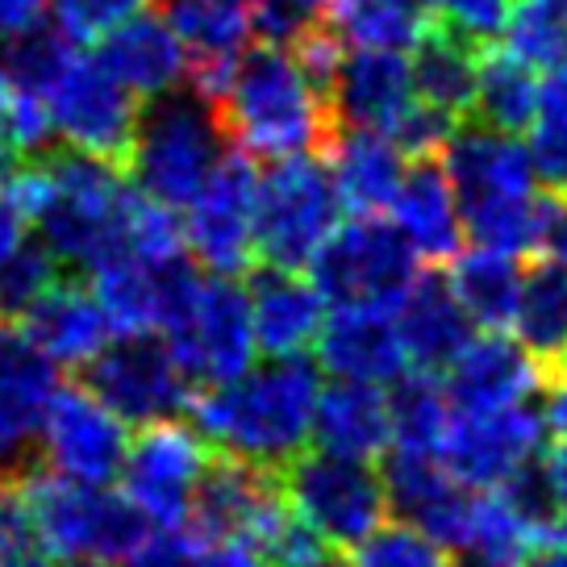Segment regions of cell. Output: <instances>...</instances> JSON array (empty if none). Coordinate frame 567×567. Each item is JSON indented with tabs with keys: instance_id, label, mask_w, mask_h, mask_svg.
<instances>
[{
	"instance_id": "obj_29",
	"label": "cell",
	"mask_w": 567,
	"mask_h": 567,
	"mask_svg": "<svg viewBox=\"0 0 567 567\" xmlns=\"http://www.w3.org/2000/svg\"><path fill=\"white\" fill-rule=\"evenodd\" d=\"M396 326L405 338L409 363L425 372H446L463 347L480 334L476 321L467 318V309L451 288V276L434 267L422 271L405 292V301L396 305Z\"/></svg>"
},
{
	"instance_id": "obj_8",
	"label": "cell",
	"mask_w": 567,
	"mask_h": 567,
	"mask_svg": "<svg viewBox=\"0 0 567 567\" xmlns=\"http://www.w3.org/2000/svg\"><path fill=\"white\" fill-rule=\"evenodd\" d=\"M25 484L47 547L63 564L68 559L125 564L151 534V522L134 509V501L125 493H109V484H80L54 472L30 476Z\"/></svg>"
},
{
	"instance_id": "obj_16",
	"label": "cell",
	"mask_w": 567,
	"mask_h": 567,
	"mask_svg": "<svg viewBox=\"0 0 567 567\" xmlns=\"http://www.w3.org/2000/svg\"><path fill=\"white\" fill-rule=\"evenodd\" d=\"M205 271L188 250L179 255H134L125 250L92 271V292L101 297L117 334H167L193 305Z\"/></svg>"
},
{
	"instance_id": "obj_18",
	"label": "cell",
	"mask_w": 567,
	"mask_h": 567,
	"mask_svg": "<svg viewBox=\"0 0 567 567\" xmlns=\"http://www.w3.org/2000/svg\"><path fill=\"white\" fill-rule=\"evenodd\" d=\"M54 392L59 363L38 347L25 321L0 313V476H21L38 455Z\"/></svg>"
},
{
	"instance_id": "obj_14",
	"label": "cell",
	"mask_w": 567,
	"mask_h": 567,
	"mask_svg": "<svg viewBox=\"0 0 567 567\" xmlns=\"http://www.w3.org/2000/svg\"><path fill=\"white\" fill-rule=\"evenodd\" d=\"M54 138L68 151L125 163L142 122V101L101 63V54H75L47 92Z\"/></svg>"
},
{
	"instance_id": "obj_42",
	"label": "cell",
	"mask_w": 567,
	"mask_h": 567,
	"mask_svg": "<svg viewBox=\"0 0 567 567\" xmlns=\"http://www.w3.org/2000/svg\"><path fill=\"white\" fill-rule=\"evenodd\" d=\"M250 13H255V34L288 51L334 30V0H250Z\"/></svg>"
},
{
	"instance_id": "obj_4",
	"label": "cell",
	"mask_w": 567,
	"mask_h": 567,
	"mask_svg": "<svg viewBox=\"0 0 567 567\" xmlns=\"http://www.w3.org/2000/svg\"><path fill=\"white\" fill-rule=\"evenodd\" d=\"M443 167L460 196L467 243L526 259L534 250V209L543 196L526 138L484 122H463L443 146Z\"/></svg>"
},
{
	"instance_id": "obj_20",
	"label": "cell",
	"mask_w": 567,
	"mask_h": 567,
	"mask_svg": "<svg viewBox=\"0 0 567 567\" xmlns=\"http://www.w3.org/2000/svg\"><path fill=\"white\" fill-rule=\"evenodd\" d=\"M330 101L338 125L375 130L389 138H401V130L422 105L405 51H384V47H342Z\"/></svg>"
},
{
	"instance_id": "obj_22",
	"label": "cell",
	"mask_w": 567,
	"mask_h": 567,
	"mask_svg": "<svg viewBox=\"0 0 567 567\" xmlns=\"http://www.w3.org/2000/svg\"><path fill=\"white\" fill-rule=\"evenodd\" d=\"M159 13L188 51L193 89L205 96H221L234 68L250 51L255 13L250 0H159Z\"/></svg>"
},
{
	"instance_id": "obj_10",
	"label": "cell",
	"mask_w": 567,
	"mask_h": 567,
	"mask_svg": "<svg viewBox=\"0 0 567 567\" xmlns=\"http://www.w3.org/2000/svg\"><path fill=\"white\" fill-rule=\"evenodd\" d=\"M213 455L217 451L205 443V434L179 417L142 425L125 455L122 493L151 522V530H184L193 526L196 493Z\"/></svg>"
},
{
	"instance_id": "obj_55",
	"label": "cell",
	"mask_w": 567,
	"mask_h": 567,
	"mask_svg": "<svg viewBox=\"0 0 567 567\" xmlns=\"http://www.w3.org/2000/svg\"><path fill=\"white\" fill-rule=\"evenodd\" d=\"M63 567H105L101 559H68Z\"/></svg>"
},
{
	"instance_id": "obj_34",
	"label": "cell",
	"mask_w": 567,
	"mask_h": 567,
	"mask_svg": "<svg viewBox=\"0 0 567 567\" xmlns=\"http://www.w3.org/2000/svg\"><path fill=\"white\" fill-rule=\"evenodd\" d=\"M517 342L534 351L550 372L567 359V259H534L514 318Z\"/></svg>"
},
{
	"instance_id": "obj_46",
	"label": "cell",
	"mask_w": 567,
	"mask_h": 567,
	"mask_svg": "<svg viewBox=\"0 0 567 567\" xmlns=\"http://www.w3.org/2000/svg\"><path fill=\"white\" fill-rule=\"evenodd\" d=\"M205 538L184 526V530H151L142 547L125 559V567H200Z\"/></svg>"
},
{
	"instance_id": "obj_26",
	"label": "cell",
	"mask_w": 567,
	"mask_h": 567,
	"mask_svg": "<svg viewBox=\"0 0 567 567\" xmlns=\"http://www.w3.org/2000/svg\"><path fill=\"white\" fill-rule=\"evenodd\" d=\"M321 155L330 163V176L338 184L347 217L389 213L405 184L409 163H413L396 138L375 134V130H351V125H338Z\"/></svg>"
},
{
	"instance_id": "obj_25",
	"label": "cell",
	"mask_w": 567,
	"mask_h": 567,
	"mask_svg": "<svg viewBox=\"0 0 567 567\" xmlns=\"http://www.w3.org/2000/svg\"><path fill=\"white\" fill-rule=\"evenodd\" d=\"M318 363L330 380L396 384L413 368L392 309H330L318 338Z\"/></svg>"
},
{
	"instance_id": "obj_51",
	"label": "cell",
	"mask_w": 567,
	"mask_h": 567,
	"mask_svg": "<svg viewBox=\"0 0 567 567\" xmlns=\"http://www.w3.org/2000/svg\"><path fill=\"white\" fill-rule=\"evenodd\" d=\"M200 567H271L267 555L247 538H221V543H205Z\"/></svg>"
},
{
	"instance_id": "obj_31",
	"label": "cell",
	"mask_w": 567,
	"mask_h": 567,
	"mask_svg": "<svg viewBox=\"0 0 567 567\" xmlns=\"http://www.w3.org/2000/svg\"><path fill=\"white\" fill-rule=\"evenodd\" d=\"M313 446L351 455V460H380L392 451V401L384 384L359 380H330L321 389Z\"/></svg>"
},
{
	"instance_id": "obj_48",
	"label": "cell",
	"mask_w": 567,
	"mask_h": 567,
	"mask_svg": "<svg viewBox=\"0 0 567 567\" xmlns=\"http://www.w3.org/2000/svg\"><path fill=\"white\" fill-rule=\"evenodd\" d=\"M547 496H550V534L567 543V446H550L547 460Z\"/></svg>"
},
{
	"instance_id": "obj_38",
	"label": "cell",
	"mask_w": 567,
	"mask_h": 567,
	"mask_svg": "<svg viewBox=\"0 0 567 567\" xmlns=\"http://www.w3.org/2000/svg\"><path fill=\"white\" fill-rule=\"evenodd\" d=\"M522 138L530 146L538 179L547 188H555V193H567V75L564 71H555V75L543 80V96H538V109H534V122Z\"/></svg>"
},
{
	"instance_id": "obj_11",
	"label": "cell",
	"mask_w": 567,
	"mask_h": 567,
	"mask_svg": "<svg viewBox=\"0 0 567 567\" xmlns=\"http://www.w3.org/2000/svg\"><path fill=\"white\" fill-rule=\"evenodd\" d=\"M84 372L89 389L138 430L184 417L200 392L163 334H117Z\"/></svg>"
},
{
	"instance_id": "obj_52",
	"label": "cell",
	"mask_w": 567,
	"mask_h": 567,
	"mask_svg": "<svg viewBox=\"0 0 567 567\" xmlns=\"http://www.w3.org/2000/svg\"><path fill=\"white\" fill-rule=\"evenodd\" d=\"M543 417H547V434L555 446H567V375H550L547 384V405H543Z\"/></svg>"
},
{
	"instance_id": "obj_50",
	"label": "cell",
	"mask_w": 567,
	"mask_h": 567,
	"mask_svg": "<svg viewBox=\"0 0 567 567\" xmlns=\"http://www.w3.org/2000/svg\"><path fill=\"white\" fill-rule=\"evenodd\" d=\"M25 230H30V217L21 213V205L9 193V184L0 179V267L25 247Z\"/></svg>"
},
{
	"instance_id": "obj_17",
	"label": "cell",
	"mask_w": 567,
	"mask_h": 567,
	"mask_svg": "<svg viewBox=\"0 0 567 567\" xmlns=\"http://www.w3.org/2000/svg\"><path fill=\"white\" fill-rule=\"evenodd\" d=\"M130 422L89 389V384H59L38 455L54 476L80 480V484H113L122 480L130 455Z\"/></svg>"
},
{
	"instance_id": "obj_41",
	"label": "cell",
	"mask_w": 567,
	"mask_h": 567,
	"mask_svg": "<svg viewBox=\"0 0 567 567\" xmlns=\"http://www.w3.org/2000/svg\"><path fill=\"white\" fill-rule=\"evenodd\" d=\"M351 567H455V555L413 522H392L351 550Z\"/></svg>"
},
{
	"instance_id": "obj_24",
	"label": "cell",
	"mask_w": 567,
	"mask_h": 567,
	"mask_svg": "<svg viewBox=\"0 0 567 567\" xmlns=\"http://www.w3.org/2000/svg\"><path fill=\"white\" fill-rule=\"evenodd\" d=\"M247 292L259 354L284 359V354L318 351V338L330 321V301L313 284V276L259 264L250 271Z\"/></svg>"
},
{
	"instance_id": "obj_37",
	"label": "cell",
	"mask_w": 567,
	"mask_h": 567,
	"mask_svg": "<svg viewBox=\"0 0 567 567\" xmlns=\"http://www.w3.org/2000/svg\"><path fill=\"white\" fill-rule=\"evenodd\" d=\"M430 25V0H334V34L347 47L413 51Z\"/></svg>"
},
{
	"instance_id": "obj_21",
	"label": "cell",
	"mask_w": 567,
	"mask_h": 567,
	"mask_svg": "<svg viewBox=\"0 0 567 567\" xmlns=\"http://www.w3.org/2000/svg\"><path fill=\"white\" fill-rule=\"evenodd\" d=\"M550 375L555 372L517 342L514 330H480L443 372V380L451 405L460 413H480L534 401L538 392H547Z\"/></svg>"
},
{
	"instance_id": "obj_28",
	"label": "cell",
	"mask_w": 567,
	"mask_h": 567,
	"mask_svg": "<svg viewBox=\"0 0 567 567\" xmlns=\"http://www.w3.org/2000/svg\"><path fill=\"white\" fill-rule=\"evenodd\" d=\"M392 226L405 234L409 247L422 255V264H451L467 243L463 213L455 184L446 176L443 159H413L405 172V184L392 200Z\"/></svg>"
},
{
	"instance_id": "obj_36",
	"label": "cell",
	"mask_w": 567,
	"mask_h": 567,
	"mask_svg": "<svg viewBox=\"0 0 567 567\" xmlns=\"http://www.w3.org/2000/svg\"><path fill=\"white\" fill-rule=\"evenodd\" d=\"M389 401H392V451L443 455V439L446 430H451V417H455L443 372L409 368L396 384H389Z\"/></svg>"
},
{
	"instance_id": "obj_19",
	"label": "cell",
	"mask_w": 567,
	"mask_h": 567,
	"mask_svg": "<svg viewBox=\"0 0 567 567\" xmlns=\"http://www.w3.org/2000/svg\"><path fill=\"white\" fill-rule=\"evenodd\" d=\"M284 509H288V496H284L276 467L234 460V455H213L193 505V530L205 543L247 538L259 547Z\"/></svg>"
},
{
	"instance_id": "obj_30",
	"label": "cell",
	"mask_w": 567,
	"mask_h": 567,
	"mask_svg": "<svg viewBox=\"0 0 567 567\" xmlns=\"http://www.w3.org/2000/svg\"><path fill=\"white\" fill-rule=\"evenodd\" d=\"M21 321L59 368H80V372L117 338L105 305L92 292V284L68 280V276L54 280L47 288V297Z\"/></svg>"
},
{
	"instance_id": "obj_53",
	"label": "cell",
	"mask_w": 567,
	"mask_h": 567,
	"mask_svg": "<svg viewBox=\"0 0 567 567\" xmlns=\"http://www.w3.org/2000/svg\"><path fill=\"white\" fill-rule=\"evenodd\" d=\"M9 105H13V84H9V71L0 63V159H9Z\"/></svg>"
},
{
	"instance_id": "obj_13",
	"label": "cell",
	"mask_w": 567,
	"mask_h": 567,
	"mask_svg": "<svg viewBox=\"0 0 567 567\" xmlns=\"http://www.w3.org/2000/svg\"><path fill=\"white\" fill-rule=\"evenodd\" d=\"M163 338L172 342V351L184 363V372L193 375L196 389H213V384H226L250 372L259 354V338H255L247 284H238V276L205 271L193 305Z\"/></svg>"
},
{
	"instance_id": "obj_40",
	"label": "cell",
	"mask_w": 567,
	"mask_h": 567,
	"mask_svg": "<svg viewBox=\"0 0 567 567\" xmlns=\"http://www.w3.org/2000/svg\"><path fill=\"white\" fill-rule=\"evenodd\" d=\"M51 559L30 484L21 476H0V567H51Z\"/></svg>"
},
{
	"instance_id": "obj_35",
	"label": "cell",
	"mask_w": 567,
	"mask_h": 567,
	"mask_svg": "<svg viewBox=\"0 0 567 567\" xmlns=\"http://www.w3.org/2000/svg\"><path fill=\"white\" fill-rule=\"evenodd\" d=\"M543 96V71L522 59L514 47L480 54V89H476V122L496 125L505 134H526L534 109Z\"/></svg>"
},
{
	"instance_id": "obj_12",
	"label": "cell",
	"mask_w": 567,
	"mask_h": 567,
	"mask_svg": "<svg viewBox=\"0 0 567 567\" xmlns=\"http://www.w3.org/2000/svg\"><path fill=\"white\" fill-rule=\"evenodd\" d=\"M259 167L243 146L226 151L209 184L179 213L184 247L209 276H243L259 264L255 226H259Z\"/></svg>"
},
{
	"instance_id": "obj_54",
	"label": "cell",
	"mask_w": 567,
	"mask_h": 567,
	"mask_svg": "<svg viewBox=\"0 0 567 567\" xmlns=\"http://www.w3.org/2000/svg\"><path fill=\"white\" fill-rule=\"evenodd\" d=\"M526 567H567V543H559V547H543Z\"/></svg>"
},
{
	"instance_id": "obj_3",
	"label": "cell",
	"mask_w": 567,
	"mask_h": 567,
	"mask_svg": "<svg viewBox=\"0 0 567 567\" xmlns=\"http://www.w3.org/2000/svg\"><path fill=\"white\" fill-rule=\"evenodd\" d=\"M234 146L250 159L321 155L338 130L330 89L309 71L301 51L259 42L243 54L230 84L217 96Z\"/></svg>"
},
{
	"instance_id": "obj_33",
	"label": "cell",
	"mask_w": 567,
	"mask_h": 567,
	"mask_svg": "<svg viewBox=\"0 0 567 567\" xmlns=\"http://www.w3.org/2000/svg\"><path fill=\"white\" fill-rule=\"evenodd\" d=\"M413 84L430 109L446 113L451 122L476 117V89H480V51L451 38L446 30L430 25V34L409 51Z\"/></svg>"
},
{
	"instance_id": "obj_6",
	"label": "cell",
	"mask_w": 567,
	"mask_h": 567,
	"mask_svg": "<svg viewBox=\"0 0 567 567\" xmlns=\"http://www.w3.org/2000/svg\"><path fill=\"white\" fill-rule=\"evenodd\" d=\"M342 196L321 155L276 159L259 176V226L255 255L267 267L309 271L318 250L342 226Z\"/></svg>"
},
{
	"instance_id": "obj_9",
	"label": "cell",
	"mask_w": 567,
	"mask_h": 567,
	"mask_svg": "<svg viewBox=\"0 0 567 567\" xmlns=\"http://www.w3.org/2000/svg\"><path fill=\"white\" fill-rule=\"evenodd\" d=\"M284 496L313 530L338 550H354L372 538L389 514V484L372 460H351L334 451H305L280 472Z\"/></svg>"
},
{
	"instance_id": "obj_45",
	"label": "cell",
	"mask_w": 567,
	"mask_h": 567,
	"mask_svg": "<svg viewBox=\"0 0 567 567\" xmlns=\"http://www.w3.org/2000/svg\"><path fill=\"white\" fill-rule=\"evenodd\" d=\"M151 0H51V25L75 47H101L117 25L146 13Z\"/></svg>"
},
{
	"instance_id": "obj_39",
	"label": "cell",
	"mask_w": 567,
	"mask_h": 567,
	"mask_svg": "<svg viewBox=\"0 0 567 567\" xmlns=\"http://www.w3.org/2000/svg\"><path fill=\"white\" fill-rule=\"evenodd\" d=\"M505 42L538 71L567 75V0H522Z\"/></svg>"
},
{
	"instance_id": "obj_47",
	"label": "cell",
	"mask_w": 567,
	"mask_h": 567,
	"mask_svg": "<svg viewBox=\"0 0 567 567\" xmlns=\"http://www.w3.org/2000/svg\"><path fill=\"white\" fill-rule=\"evenodd\" d=\"M534 259H567V193H547L538 196L534 209Z\"/></svg>"
},
{
	"instance_id": "obj_44",
	"label": "cell",
	"mask_w": 567,
	"mask_h": 567,
	"mask_svg": "<svg viewBox=\"0 0 567 567\" xmlns=\"http://www.w3.org/2000/svg\"><path fill=\"white\" fill-rule=\"evenodd\" d=\"M54 280H63V264L54 259L42 243H25V247L0 267V313L9 318H25Z\"/></svg>"
},
{
	"instance_id": "obj_15",
	"label": "cell",
	"mask_w": 567,
	"mask_h": 567,
	"mask_svg": "<svg viewBox=\"0 0 567 567\" xmlns=\"http://www.w3.org/2000/svg\"><path fill=\"white\" fill-rule=\"evenodd\" d=\"M547 443V417L534 401L505 409H480V413L455 409L451 430L443 439V463L467 488L493 493V488H505L517 476H526L550 451Z\"/></svg>"
},
{
	"instance_id": "obj_49",
	"label": "cell",
	"mask_w": 567,
	"mask_h": 567,
	"mask_svg": "<svg viewBox=\"0 0 567 567\" xmlns=\"http://www.w3.org/2000/svg\"><path fill=\"white\" fill-rule=\"evenodd\" d=\"M51 18V0H0V42H18Z\"/></svg>"
},
{
	"instance_id": "obj_5",
	"label": "cell",
	"mask_w": 567,
	"mask_h": 567,
	"mask_svg": "<svg viewBox=\"0 0 567 567\" xmlns=\"http://www.w3.org/2000/svg\"><path fill=\"white\" fill-rule=\"evenodd\" d=\"M230 151V134L213 96L193 84L142 105L125 172L151 200L184 213Z\"/></svg>"
},
{
	"instance_id": "obj_32",
	"label": "cell",
	"mask_w": 567,
	"mask_h": 567,
	"mask_svg": "<svg viewBox=\"0 0 567 567\" xmlns=\"http://www.w3.org/2000/svg\"><path fill=\"white\" fill-rule=\"evenodd\" d=\"M451 288L463 301L467 318L476 321V330H514L522 288H526V267L522 255L496 247H467L451 259Z\"/></svg>"
},
{
	"instance_id": "obj_27",
	"label": "cell",
	"mask_w": 567,
	"mask_h": 567,
	"mask_svg": "<svg viewBox=\"0 0 567 567\" xmlns=\"http://www.w3.org/2000/svg\"><path fill=\"white\" fill-rule=\"evenodd\" d=\"M96 54L142 105L193 84L188 51H184V42L176 38V30L167 25L163 13L130 18L96 47Z\"/></svg>"
},
{
	"instance_id": "obj_43",
	"label": "cell",
	"mask_w": 567,
	"mask_h": 567,
	"mask_svg": "<svg viewBox=\"0 0 567 567\" xmlns=\"http://www.w3.org/2000/svg\"><path fill=\"white\" fill-rule=\"evenodd\" d=\"M430 13H434L439 30L484 54L509 38L517 9L514 0H430Z\"/></svg>"
},
{
	"instance_id": "obj_23",
	"label": "cell",
	"mask_w": 567,
	"mask_h": 567,
	"mask_svg": "<svg viewBox=\"0 0 567 567\" xmlns=\"http://www.w3.org/2000/svg\"><path fill=\"white\" fill-rule=\"evenodd\" d=\"M384 484H389V505L401 522H413L417 530L439 538L446 550L460 543L476 488H467L443 455H422V451H389L384 455Z\"/></svg>"
},
{
	"instance_id": "obj_7",
	"label": "cell",
	"mask_w": 567,
	"mask_h": 567,
	"mask_svg": "<svg viewBox=\"0 0 567 567\" xmlns=\"http://www.w3.org/2000/svg\"><path fill=\"white\" fill-rule=\"evenodd\" d=\"M309 276L326 292L330 309H392L405 301L413 280L422 276V255L392 217H351L318 250Z\"/></svg>"
},
{
	"instance_id": "obj_56",
	"label": "cell",
	"mask_w": 567,
	"mask_h": 567,
	"mask_svg": "<svg viewBox=\"0 0 567 567\" xmlns=\"http://www.w3.org/2000/svg\"><path fill=\"white\" fill-rule=\"evenodd\" d=\"M559 372H564V375H567V359H564V368H559Z\"/></svg>"
},
{
	"instance_id": "obj_57",
	"label": "cell",
	"mask_w": 567,
	"mask_h": 567,
	"mask_svg": "<svg viewBox=\"0 0 567 567\" xmlns=\"http://www.w3.org/2000/svg\"><path fill=\"white\" fill-rule=\"evenodd\" d=\"M321 567H334V564H321Z\"/></svg>"
},
{
	"instance_id": "obj_1",
	"label": "cell",
	"mask_w": 567,
	"mask_h": 567,
	"mask_svg": "<svg viewBox=\"0 0 567 567\" xmlns=\"http://www.w3.org/2000/svg\"><path fill=\"white\" fill-rule=\"evenodd\" d=\"M9 193L30 217L42 247L63 267L96 271L109 259L134 250L142 193L125 163L63 151L21 159L9 176Z\"/></svg>"
},
{
	"instance_id": "obj_2",
	"label": "cell",
	"mask_w": 567,
	"mask_h": 567,
	"mask_svg": "<svg viewBox=\"0 0 567 567\" xmlns=\"http://www.w3.org/2000/svg\"><path fill=\"white\" fill-rule=\"evenodd\" d=\"M321 389V363L309 354H284L255 363L238 380L200 389L188 417L217 455L284 472L313 446Z\"/></svg>"
}]
</instances>
